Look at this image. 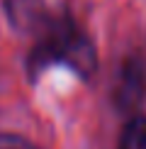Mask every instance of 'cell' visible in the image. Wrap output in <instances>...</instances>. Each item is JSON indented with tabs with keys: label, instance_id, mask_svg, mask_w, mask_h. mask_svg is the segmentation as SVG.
I'll use <instances>...</instances> for the list:
<instances>
[{
	"label": "cell",
	"instance_id": "1",
	"mask_svg": "<svg viewBox=\"0 0 146 149\" xmlns=\"http://www.w3.org/2000/svg\"><path fill=\"white\" fill-rule=\"evenodd\" d=\"M51 64H66L81 76H90L97 64L95 47L68 20L46 22V27L41 29V42L34 47L29 59V71L36 73Z\"/></svg>",
	"mask_w": 146,
	"mask_h": 149
},
{
	"label": "cell",
	"instance_id": "3",
	"mask_svg": "<svg viewBox=\"0 0 146 149\" xmlns=\"http://www.w3.org/2000/svg\"><path fill=\"white\" fill-rule=\"evenodd\" d=\"M5 17L17 32H41L49 22L44 0H3Z\"/></svg>",
	"mask_w": 146,
	"mask_h": 149
},
{
	"label": "cell",
	"instance_id": "5",
	"mask_svg": "<svg viewBox=\"0 0 146 149\" xmlns=\"http://www.w3.org/2000/svg\"><path fill=\"white\" fill-rule=\"evenodd\" d=\"M0 149H39L20 134H0Z\"/></svg>",
	"mask_w": 146,
	"mask_h": 149
},
{
	"label": "cell",
	"instance_id": "2",
	"mask_svg": "<svg viewBox=\"0 0 146 149\" xmlns=\"http://www.w3.org/2000/svg\"><path fill=\"white\" fill-rule=\"evenodd\" d=\"M146 98V64L139 56H129L119 66L112 86V100L122 113H134Z\"/></svg>",
	"mask_w": 146,
	"mask_h": 149
},
{
	"label": "cell",
	"instance_id": "4",
	"mask_svg": "<svg viewBox=\"0 0 146 149\" xmlns=\"http://www.w3.org/2000/svg\"><path fill=\"white\" fill-rule=\"evenodd\" d=\"M119 149H146V117L136 115L127 122L119 137Z\"/></svg>",
	"mask_w": 146,
	"mask_h": 149
}]
</instances>
